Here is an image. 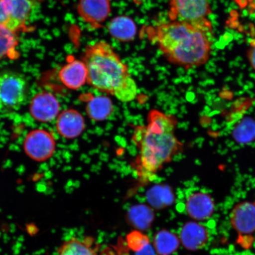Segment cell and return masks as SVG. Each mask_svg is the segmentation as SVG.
Instances as JSON below:
<instances>
[{
    "label": "cell",
    "mask_w": 255,
    "mask_h": 255,
    "mask_svg": "<svg viewBox=\"0 0 255 255\" xmlns=\"http://www.w3.org/2000/svg\"><path fill=\"white\" fill-rule=\"evenodd\" d=\"M28 92L24 75L14 71L0 72V106L9 110L19 109L26 101Z\"/></svg>",
    "instance_id": "cell-4"
},
{
    "label": "cell",
    "mask_w": 255,
    "mask_h": 255,
    "mask_svg": "<svg viewBox=\"0 0 255 255\" xmlns=\"http://www.w3.org/2000/svg\"><path fill=\"white\" fill-rule=\"evenodd\" d=\"M59 78L67 88L79 90L87 83V66L83 60L71 59L60 70Z\"/></svg>",
    "instance_id": "cell-11"
},
{
    "label": "cell",
    "mask_w": 255,
    "mask_h": 255,
    "mask_svg": "<svg viewBox=\"0 0 255 255\" xmlns=\"http://www.w3.org/2000/svg\"><path fill=\"white\" fill-rule=\"evenodd\" d=\"M17 44L15 33L0 24V61L6 56L17 57Z\"/></svg>",
    "instance_id": "cell-21"
},
{
    "label": "cell",
    "mask_w": 255,
    "mask_h": 255,
    "mask_svg": "<svg viewBox=\"0 0 255 255\" xmlns=\"http://www.w3.org/2000/svg\"><path fill=\"white\" fill-rule=\"evenodd\" d=\"M155 218L151 207L145 205L133 206L127 212V222L138 231H145L151 227Z\"/></svg>",
    "instance_id": "cell-17"
},
{
    "label": "cell",
    "mask_w": 255,
    "mask_h": 255,
    "mask_svg": "<svg viewBox=\"0 0 255 255\" xmlns=\"http://www.w3.org/2000/svg\"><path fill=\"white\" fill-rule=\"evenodd\" d=\"M144 126L133 128L132 141L138 149L132 168L140 183H151L165 165L182 151L183 144L175 135L177 120L157 110L149 112Z\"/></svg>",
    "instance_id": "cell-1"
},
{
    "label": "cell",
    "mask_w": 255,
    "mask_h": 255,
    "mask_svg": "<svg viewBox=\"0 0 255 255\" xmlns=\"http://www.w3.org/2000/svg\"><path fill=\"white\" fill-rule=\"evenodd\" d=\"M56 128L59 134L64 138H77L85 131V120L84 116L77 110H64L57 117Z\"/></svg>",
    "instance_id": "cell-9"
},
{
    "label": "cell",
    "mask_w": 255,
    "mask_h": 255,
    "mask_svg": "<svg viewBox=\"0 0 255 255\" xmlns=\"http://www.w3.org/2000/svg\"><path fill=\"white\" fill-rule=\"evenodd\" d=\"M186 209L190 218L196 221H205L209 219L214 212L215 203L208 194L199 191L188 197Z\"/></svg>",
    "instance_id": "cell-14"
},
{
    "label": "cell",
    "mask_w": 255,
    "mask_h": 255,
    "mask_svg": "<svg viewBox=\"0 0 255 255\" xmlns=\"http://www.w3.org/2000/svg\"><path fill=\"white\" fill-rule=\"evenodd\" d=\"M146 198L151 208L160 210L173 205L175 197L170 187L157 186L148 191Z\"/></svg>",
    "instance_id": "cell-20"
},
{
    "label": "cell",
    "mask_w": 255,
    "mask_h": 255,
    "mask_svg": "<svg viewBox=\"0 0 255 255\" xmlns=\"http://www.w3.org/2000/svg\"><path fill=\"white\" fill-rule=\"evenodd\" d=\"M148 38L169 62L184 68L199 67L211 53V24L170 21L147 28Z\"/></svg>",
    "instance_id": "cell-2"
},
{
    "label": "cell",
    "mask_w": 255,
    "mask_h": 255,
    "mask_svg": "<svg viewBox=\"0 0 255 255\" xmlns=\"http://www.w3.org/2000/svg\"><path fill=\"white\" fill-rule=\"evenodd\" d=\"M82 60L87 66V84L91 87L124 103L135 100L138 88L135 79L110 44L99 41L89 44Z\"/></svg>",
    "instance_id": "cell-3"
},
{
    "label": "cell",
    "mask_w": 255,
    "mask_h": 255,
    "mask_svg": "<svg viewBox=\"0 0 255 255\" xmlns=\"http://www.w3.org/2000/svg\"><path fill=\"white\" fill-rule=\"evenodd\" d=\"M82 100H86L85 110L88 117L95 122L108 120L113 115L114 106L111 99L105 95L93 96L85 94Z\"/></svg>",
    "instance_id": "cell-15"
},
{
    "label": "cell",
    "mask_w": 255,
    "mask_h": 255,
    "mask_svg": "<svg viewBox=\"0 0 255 255\" xmlns=\"http://www.w3.org/2000/svg\"><path fill=\"white\" fill-rule=\"evenodd\" d=\"M211 12L209 0H170L168 16L170 21L191 24L209 23L207 16Z\"/></svg>",
    "instance_id": "cell-5"
},
{
    "label": "cell",
    "mask_w": 255,
    "mask_h": 255,
    "mask_svg": "<svg viewBox=\"0 0 255 255\" xmlns=\"http://www.w3.org/2000/svg\"><path fill=\"white\" fill-rule=\"evenodd\" d=\"M234 137L238 142L246 143L253 141L255 138V123L254 121L246 120L236 128Z\"/></svg>",
    "instance_id": "cell-22"
},
{
    "label": "cell",
    "mask_w": 255,
    "mask_h": 255,
    "mask_svg": "<svg viewBox=\"0 0 255 255\" xmlns=\"http://www.w3.org/2000/svg\"><path fill=\"white\" fill-rule=\"evenodd\" d=\"M78 12L82 20L94 27H100L111 12L110 0H79Z\"/></svg>",
    "instance_id": "cell-10"
},
{
    "label": "cell",
    "mask_w": 255,
    "mask_h": 255,
    "mask_svg": "<svg viewBox=\"0 0 255 255\" xmlns=\"http://www.w3.org/2000/svg\"><path fill=\"white\" fill-rule=\"evenodd\" d=\"M209 237V233L205 226L196 222H188L181 229L179 239L180 244L186 250L195 251L206 246Z\"/></svg>",
    "instance_id": "cell-12"
},
{
    "label": "cell",
    "mask_w": 255,
    "mask_h": 255,
    "mask_svg": "<svg viewBox=\"0 0 255 255\" xmlns=\"http://www.w3.org/2000/svg\"><path fill=\"white\" fill-rule=\"evenodd\" d=\"M60 105L57 99L48 92H40L32 98L29 106L31 116L38 122L50 123L60 114Z\"/></svg>",
    "instance_id": "cell-8"
},
{
    "label": "cell",
    "mask_w": 255,
    "mask_h": 255,
    "mask_svg": "<svg viewBox=\"0 0 255 255\" xmlns=\"http://www.w3.org/2000/svg\"><path fill=\"white\" fill-rule=\"evenodd\" d=\"M154 251V248H152L149 244L142 250L136 252L135 255H155Z\"/></svg>",
    "instance_id": "cell-25"
},
{
    "label": "cell",
    "mask_w": 255,
    "mask_h": 255,
    "mask_svg": "<svg viewBox=\"0 0 255 255\" xmlns=\"http://www.w3.org/2000/svg\"><path fill=\"white\" fill-rule=\"evenodd\" d=\"M180 245V239L167 230L158 232L153 241V246L158 255H171L177 251Z\"/></svg>",
    "instance_id": "cell-19"
},
{
    "label": "cell",
    "mask_w": 255,
    "mask_h": 255,
    "mask_svg": "<svg viewBox=\"0 0 255 255\" xmlns=\"http://www.w3.org/2000/svg\"><path fill=\"white\" fill-rule=\"evenodd\" d=\"M33 5L32 0H0V24L15 33L24 30Z\"/></svg>",
    "instance_id": "cell-6"
},
{
    "label": "cell",
    "mask_w": 255,
    "mask_h": 255,
    "mask_svg": "<svg viewBox=\"0 0 255 255\" xmlns=\"http://www.w3.org/2000/svg\"><path fill=\"white\" fill-rule=\"evenodd\" d=\"M248 59L250 65L255 71V40L252 41L248 52Z\"/></svg>",
    "instance_id": "cell-24"
},
{
    "label": "cell",
    "mask_w": 255,
    "mask_h": 255,
    "mask_svg": "<svg viewBox=\"0 0 255 255\" xmlns=\"http://www.w3.org/2000/svg\"><path fill=\"white\" fill-rule=\"evenodd\" d=\"M56 142L54 136L46 130H31L25 136L23 149L28 157L37 162H44L53 157Z\"/></svg>",
    "instance_id": "cell-7"
},
{
    "label": "cell",
    "mask_w": 255,
    "mask_h": 255,
    "mask_svg": "<svg viewBox=\"0 0 255 255\" xmlns=\"http://www.w3.org/2000/svg\"><path fill=\"white\" fill-rule=\"evenodd\" d=\"M108 29L112 36L123 42L132 40L136 33L134 22L131 18L124 15L114 18L110 22Z\"/></svg>",
    "instance_id": "cell-18"
},
{
    "label": "cell",
    "mask_w": 255,
    "mask_h": 255,
    "mask_svg": "<svg viewBox=\"0 0 255 255\" xmlns=\"http://www.w3.org/2000/svg\"><path fill=\"white\" fill-rule=\"evenodd\" d=\"M231 222L239 234H253L255 231V205L250 202L238 204L232 210Z\"/></svg>",
    "instance_id": "cell-13"
},
{
    "label": "cell",
    "mask_w": 255,
    "mask_h": 255,
    "mask_svg": "<svg viewBox=\"0 0 255 255\" xmlns=\"http://www.w3.org/2000/svg\"><path fill=\"white\" fill-rule=\"evenodd\" d=\"M98 245L91 237L83 239L72 238L63 242L58 255H98Z\"/></svg>",
    "instance_id": "cell-16"
},
{
    "label": "cell",
    "mask_w": 255,
    "mask_h": 255,
    "mask_svg": "<svg viewBox=\"0 0 255 255\" xmlns=\"http://www.w3.org/2000/svg\"><path fill=\"white\" fill-rule=\"evenodd\" d=\"M128 246L133 252L136 253L142 250L149 245V238L147 236L142 234L141 231H133L127 236Z\"/></svg>",
    "instance_id": "cell-23"
}]
</instances>
